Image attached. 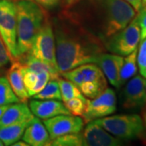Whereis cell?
Listing matches in <instances>:
<instances>
[{
	"label": "cell",
	"mask_w": 146,
	"mask_h": 146,
	"mask_svg": "<svg viewBox=\"0 0 146 146\" xmlns=\"http://www.w3.org/2000/svg\"><path fill=\"white\" fill-rule=\"evenodd\" d=\"M123 63V56L106 53H103L100 56L97 63V65L101 68L110 84L116 89H119L122 86L120 82V72Z\"/></svg>",
	"instance_id": "4fadbf2b"
},
{
	"label": "cell",
	"mask_w": 146,
	"mask_h": 146,
	"mask_svg": "<svg viewBox=\"0 0 146 146\" xmlns=\"http://www.w3.org/2000/svg\"><path fill=\"white\" fill-rule=\"evenodd\" d=\"M70 10L84 26L102 41L124 29L137 12L125 0H81Z\"/></svg>",
	"instance_id": "7a4b0ae2"
},
{
	"label": "cell",
	"mask_w": 146,
	"mask_h": 146,
	"mask_svg": "<svg viewBox=\"0 0 146 146\" xmlns=\"http://www.w3.org/2000/svg\"><path fill=\"white\" fill-rule=\"evenodd\" d=\"M22 67L23 64L18 59L12 61L11 66L7 72V79L8 80L12 90L20 99V102L27 103L29 96L27 93L23 80Z\"/></svg>",
	"instance_id": "e0dca14e"
},
{
	"label": "cell",
	"mask_w": 146,
	"mask_h": 146,
	"mask_svg": "<svg viewBox=\"0 0 146 146\" xmlns=\"http://www.w3.org/2000/svg\"><path fill=\"white\" fill-rule=\"evenodd\" d=\"M34 117L27 103L17 102L9 105L0 118V125H10L22 123H29Z\"/></svg>",
	"instance_id": "2e32d148"
},
{
	"label": "cell",
	"mask_w": 146,
	"mask_h": 146,
	"mask_svg": "<svg viewBox=\"0 0 146 146\" xmlns=\"http://www.w3.org/2000/svg\"><path fill=\"white\" fill-rule=\"evenodd\" d=\"M137 65L141 76L146 78V37L141 40L137 52Z\"/></svg>",
	"instance_id": "484cf974"
},
{
	"label": "cell",
	"mask_w": 146,
	"mask_h": 146,
	"mask_svg": "<svg viewBox=\"0 0 146 146\" xmlns=\"http://www.w3.org/2000/svg\"><path fill=\"white\" fill-rule=\"evenodd\" d=\"M8 106L9 105H3V106H0V118L2 117V115H3V113L5 112V110L8 107Z\"/></svg>",
	"instance_id": "836d02e7"
},
{
	"label": "cell",
	"mask_w": 146,
	"mask_h": 146,
	"mask_svg": "<svg viewBox=\"0 0 146 146\" xmlns=\"http://www.w3.org/2000/svg\"><path fill=\"white\" fill-rule=\"evenodd\" d=\"M22 140L29 146H49L52 141L43 122L34 117L29 122Z\"/></svg>",
	"instance_id": "9a60e30c"
},
{
	"label": "cell",
	"mask_w": 146,
	"mask_h": 146,
	"mask_svg": "<svg viewBox=\"0 0 146 146\" xmlns=\"http://www.w3.org/2000/svg\"><path fill=\"white\" fill-rule=\"evenodd\" d=\"M51 140L58 136L81 132L85 122L82 117L72 115H60L43 120Z\"/></svg>",
	"instance_id": "9c48e42d"
},
{
	"label": "cell",
	"mask_w": 146,
	"mask_h": 146,
	"mask_svg": "<svg viewBox=\"0 0 146 146\" xmlns=\"http://www.w3.org/2000/svg\"><path fill=\"white\" fill-rule=\"evenodd\" d=\"M137 52H138V48L133 50L131 54L126 55L125 58H123V63L120 72L121 85L124 84L125 82L129 80L133 76H135L137 73L138 71Z\"/></svg>",
	"instance_id": "d6986e66"
},
{
	"label": "cell",
	"mask_w": 146,
	"mask_h": 146,
	"mask_svg": "<svg viewBox=\"0 0 146 146\" xmlns=\"http://www.w3.org/2000/svg\"><path fill=\"white\" fill-rule=\"evenodd\" d=\"M136 16L141 28V40H143L146 37V7H143Z\"/></svg>",
	"instance_id": "83f0119b"
},
{
	"label": "cell",
	"mask_w": 146,
	"mask_h": 146,
	"mask_svg": "<svg viewBox=\"0 0 146 146\" xmlns=\"http://www.w3.org/2000/svg\"><path fill=\"white\" fill-rule=\"evenodd\" d=\"M61 77L67 79L77 87L97 83L107 86V80L101 68L96 63H85L67 72H60Z\"/></svg>",
	"instance_id": "30bf717a"
},
{
	"label": "cell",
	"mask_w": 146,
	"mask_h": 146,
	"mask_svg": "<svg viewBox=\"0 0 146 146\" xmlns=\"http://www.w3.org/2000/svg\"><path fill=\"white\" fill-rule=\"evenodd\" d=\"M117 109V98L114 89L106 88L93 99L87 98V107L83 115L85 123L113 115Z\"/></svg>",
	"instance_id": "ba28073f"
},
{
	"label": "cell",
	"mask_w": 146,
	"mask_h": 146,
	"mask_svg": "<svg viewBox=\"0 0 146 146\" xmlns=\"http://www.w3.org/2000/svg\"><path fill=\"white\" fill-rule=\"evenodd\" d=\"M20 102V99L11 89L8 80L0 76V106Z\"/></svg>",
	"instance_id": "7402d4cb"
},
{
	"label": "cell",
	"mask_w": 146,
	"mask_h": 146,
	"mask_svg": "<svg viewBox=\"0 0 146 146\" xmlns=\"http://www.w3.org/2000/svg\"><path fill=\"white\" fill-rule=\"evenodd\" d=\"M63 104L71 115L83 117L87 107V98H85V97L74 98L63 102Z\"/></svg>",
	"instance_id": "603a6c76"
},
{
	"label": "cell",
	"mask_w": 146,
	"mask_h": 146,
	"mask_svg": "<svg viewBox=\"0 0 146 146\" xmlns=\"http://www.w3.org/2000/svg\"><path fill=\"white\" fill-rule=\"evenodd\" d=\"M141 2H142V7H146V0H141Z\"/></svg>",
	"instance_id": "e575fe53"
},
{
	"label": "cell",
	"mask_w": 146,
	"mask_h": 146,
	"mask_svg": "<svg viewBox=\"0 0 146 146\" xmlns=\"http://www.w3.org/2000/svg\"><path fill=\"white\" fill-rule=\"evenodd\" d=\"M33 99L61 101L62 96L57 80H50L41 92L33 96Z\"/></svg>",
	"instance_id": "ffe728a7"
},
{
	"label": "cell",
	"mask_w": 146,
	"mask_h": 146,
	"mask_svg": "<svg viewBox=\"0 0 146 146\" xmlns=\"http://www.w3.org/2000/svg\"><path fill=\"white\" fill-rule=\"evenodd\" d=\"M145 104V79L138 75L126 84L123 91L122 106L125 110H138Z\"/></svg>",
	"instance_id": "8fae6325"
},
{
	"label": "cell",
	"mask_w": 146,
	"mask_h": 146,
	"mask_svg": "<svg viewBox=\"0 0 146 146\" xmlns=\"http://www.w3.org/2000/svg\"><path fill=\"white\" fill-rule=\"evenodd\" d=\"M58 82L63 102L74 98H84V96L80 92L78 87L72 81L60 77L58 80Z\"/></svg>",
	"instance_id": "44dd1931"
},
{
	"label": "cell",
	"mask_w": 146,
	"mask_h": 146,
	"mask_svg": "<svg viewBox=\"0 0 146 146\" xmlns=\"http://www.w3.org/2000/svg\"><path fill=\"white\" fill-rule=\"evenodd\" d=\"M145 90H146V80H145Z\"/></svg>",
	"instance_id": "f35d334b"
},
{
	"label": "cell",
	"mask_w": 146,
	"mask_h": 146,
	"mask_svg": "<svg viewBox=\"0 0 146 146\" xmlns=\"http://www.w3.org/2000/svg\"><path fill=\"white\" fill-rule=\"evenodd\" d=\"M141 119L143 121V123L146 130V104L141 108Z\"/></svg>",
	"instance_id": "1f68e13d"
},
{
	"label": "cell",
	"mask_w": 146,
	"mask_h": 146,
	"mask_svg": "<svg viewBox=\"0 0 146 146\" xmlns=\"http://www.w3.org/2000/svg\"><path fill=\"white\" fill-rule=\"evenodd\" d=\"M51 22L60 72L85 63L97 64L106 52L103 41L84 26L70 10L64 9Z\"/></svg>",
	"instance_id": "6da1fadb"
},
{
	"label": "cell",
	"mask_w": 146,
	"mask_h": 146,
	"mask_svg": "<svg viewBox=\"0 0 146 146\" xmlns=\"http://www.w3.org/2000/svg\"><path fill=\"white\" fill-rule=\"evenodd\" d=\"M29 123H22L10 125H0V141L3 145H12L21 140Z\"/></svg>",
	"instance_id": "ac0fdd59"
},
{
	"label": "cell",
	"mask_w": 146,
	"mask_h": 146,
	"mask_svg": "<svg viewBox=\"0 0 146 146\" xmlns=\"http://www.w3.org/2000/svg\"><path fill=\"white\" fill-rule=\"evenodd\" d=\"M3 143L2 141H0V146H3Z\"/></svg>",
	"instance_id": "8d00e7d4"
},
{
	"label": "cell",
	"mask_w": 146,
	"mask_h": 146,
	"mask_svg": "<svg viewBox=\"0 0 146 146\" xmlns=\"http://www.w3.org/2000/svg\"><path fill=\"white\" fill-rule=\"evenodd\" d=\"M11 62H12L11 57L0 36V68H4Z\"/></svg>",
	"instance_id": "4316f807"
},
{
	"label": "cell",
	"mask_w": 146,
	"mask_h": 146,
	"mask_svg": "<svg viewBox=\"0 0 146 146\" xmlns=\"http://www.w3.org/2000/svg\"><path fill=\"white\" fill-rule=\"evenodd\" d=\"M81 0H61V3L64 9H70L76 5Z\"/></svg>",
	"instance_id": "f546056e"
},
{
	"label": "cell",
	"mask_w": 146,
	"mask_h": 146,
	"mask_svg": "<svg viewBox=\"0 0 146 146\" xmlns=\"http://www.w3.org/2000/svg\"><path fill=\"white\" fill-rule=\"evenodd\" d=\"M16 6V59L29 54L36 34L48 17L46 11L33 0H20Z\"/></svg>",
	"instance_id": "3957f363"
},
{
	"label": "cell",
	"mask_w": 146,
	"mask_h": 146,
	"mask_svg": "<svg viewBox=\"0 0 146 146\" xmlns=\"http://www.w3.org/2000/svg\"><path fill=\"white\" fill-rule=\"evenodd\" d=\"M23 64V63H22ZM22 73H23V80L25 86V89L27 90V93L29 96L31 94L32 90L34 88L35 84L37 82L38 80V73L33 71L26 66L23 64L22 67Z\"/></svg>",
	"instance_id": "d4e9b609"
},
{
	"label": "cell",
	"mask_w": 146,
	"mask_h": 146,
	"mask_svg": "<svg viewBox=\"0 0 146 146\" xmlns=\"http://www.w3.org/2000/svg\"><path fill=\"white\" fill-rule=\"evenodd\" d=\"M13 146H29V145L27 144L26 142L25 141H16V142H15L13 145H12Z\"/></svg>",
	"instance_id": "d6a6232c"
},
{
	"label": "cell",
	"mask_w": 146,
	"mask_h": 146,
	"mask_svg": "<svg viewBox=\"0 0 146 146\" xmlns=\"http://www.w3.org/2000/svg\"><path fill=\"white\" fill-rule=\"evenodd\" d=\"M83 130L82 138L84 146H119L124 145V141L111 135L97 124L94 120L87 123Z\"/></svg>",
	"instance_id": "7c38bea8"
},
{
	"label": "cell",
	"mask_w": 146,
	"mask_h": 146,
	"mask_svg": "<svg viewBox=\"0 0 146 146\" xmlns=\"http://www.w3.org/2000/svg\"><path fill=\"white\" fill-rule=\"evenodd\" d=\"M33 115L40 119H48L60 115H71L63 102L58 100L33 99L29 102Z\"/></svg>",
	"instance_id": "5bb4252c"
},
{
	"label": "cell",
	"mask_w": 146,
	"mask_h": 146,
	"mask_svg": "<svg viewBox=\"0 0 146 146\" xmlns=\"http://www.w3.org/2000/svg\"><path fill=\"white\" fill-rule=\"evenodd\" d=\"M0 36L14 61L16 59V6L11 0H0Z\"/></svg>",
	"instance_id": "52a82bcc"
},
{
	"label": "cell",
	"mask_w": 146,
	"mask_h": 146,
	"mask_svg": "<svg viewBox=\"0 0 146 146\" xmlns=\"http://www.w3.org/2000/svg\"><path fill=\"white\" fill-rule=\"evenodd\" d=\"M46 11H51L57 8L61 4V0H33Z\"/></svg>",
	"instance_id": "f1b7e54d"
},
{
	"label": "cell",
	"mask_w": 146,
	"mask_h": 146,
	"mask_svg": "<svg viewBox=\"0 0 146 146\" xmlns=\"http://www.w3.org/2000/svg\"><path fill=\"white\" fill-rule=\"evenodd\" d=\"M1 74H2V70H1V68H0V76H1Z\"/></svg>",
	"instance_id": "74e56055"
},
{
	"label": "cell",
	"mask_w": 146,
	"mask_h": 146,
	"mask_svg": "<svg viewBox=\"0 0 146 146\" xmlns=\"http://www.w3.org/2000/svg\"><path fill=\"white\" fill-rule=\"evenodd\" d=\"M29 54L58 70L56 60L54 34L52 22L50 18L47 17L40 31L36 34Z\"/></svg>",
	"instance_id": "8992f818"
},
{
	"label": "cell",
	"mask_w": 146,
	"mask_h": 146,
	"mask_svg": "<svg viewBox=\"0 0 146 146\" xmlns=\"http://www.w3.org/2000/svg\"><path fill=\"white\" fill-rule=\"evenodd\" d=\"M50 145L54 146H82V133H72L58 136L51 141Z\"/></svg>",
	"instance_id": "cb8c5ba5"
},
{
	"label": "cell",
	"mask_w": 146,
	"mask_h": 146,
	"mask_svg": "<svg viewBox=\"0 0 146 146\" xmlns=\"http://www.w3.org/2000/svg\"><path fill=\"white\" fill-rule=\"evenodd\" d=\"M125 1L134 7V9L136 11L137 13L141 10V8H142L141 0H125Z\"/></svg>",
	"instance_id": "4dcf8cb0"
},
{
	"label": "cell",
	"mask_w": 146,
	"mask_h": 146,
	"mask_svg": "<svg viewBox=\"0 0 146 146\" xmlns=\"http://www.w3.org/2000/svg\"><path fill=\"white\" fill-rule=\"evenodd\" d=\"M103 129L123 141L143 139L146 136V130L140 115L124 114L106 116L94 120Z\"/></svg>",
	"instance_id": "277c9868"
},
{
	"label": "cell",
	"mask_w": 146,
	"mask_h": 146,
	"mask_svg": "<svg viewBox=\"0 0 146 146\" xmlns=\"http://www.w3.org/2000/svg\"><path fill=\"white\" fill-rule=\"evenodd\" d=\"M140 41L141 28L136 16L124 29L103 40V43L106 50L120 56H126L138 48Z\"/></svg>",
	"instance_id": "5b68a950"
},
{
	"label": "cell",
	"mask_w": 146,
	"mask_h": 146,
	"mask_svg": "<svg viewBox=\"0 0 146 146\" xmlns=\"http://www.w3.org/2000/svg\"><path fill=\"white\" fill-rule=\"evenodd\" d=\"M142 143H143V145H146V136L145 137V138H143V139H142Z\"/></svg>",
	"instance_id": "d590c367"
}]
</instances>
